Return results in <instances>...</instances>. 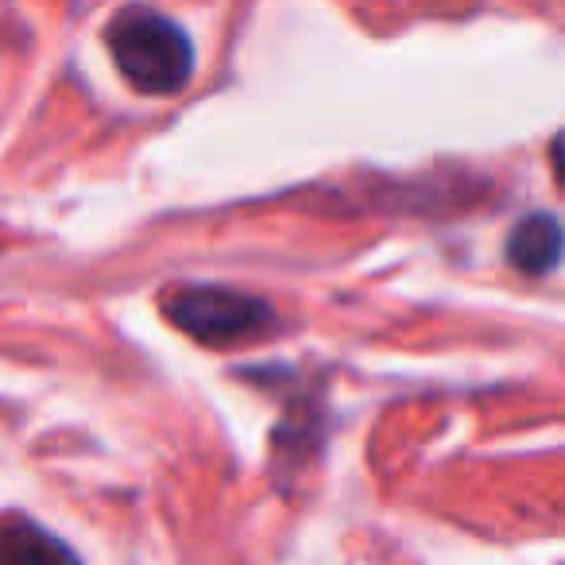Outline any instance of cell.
Here are the masks:
<instances>
[{
  "label": "cell",
  "mask_w": 565,
  "mask_h": 565,
  "mask_svg": "<svg viewBox=\"0 0 565 565\" xmlns=\"http://www.w3.org/2000/svg\"><path fill=\"white\" fill-rule=\"evenodd\" d=\"M43 557H74L58 539L47 531L12 519L9 526H0V562H43Z\"/></svg>",
  "instance_id": "277c9868"
},
{
  "label": "cell",
  "mask_w": 565,
  "mask_h": 565,
  "mask_svg": "<svg viewBox=\"0 0 565 565\" xmlns=\"http://www.w3.org/2000/svg\"><path fill=\"white\" fill-rule=\"evenodd\" d=\"M109 55L117 63L120 78L148 97H171L194 74V47L190 35L171 17L156 9H120L109 20Z\"/></svg>",
  "instance_id": "6da1fadb"
},
{
  "label": "cell",
  "mask_w": 565,
  "mask_h": 565,
  "mask_svg": "<svg viewBox=\"0 0 565 565\" xmlns=\"http://www.w3.org/2000/svg\"><path fill=\"white\" fill-rule=\"evenodd\" d=\"M163 315L202 345H236L264 333L271 322V307L264 299L233 287H179L163 299Z\"/></svg>",
  "instance_id": "7a4b0ae2"
},
{
  "label": "cell",
  "mask_w": 565,
  "mask_h": 565,
  "mask_svg": "<svg viewBox=\"0 0 565 565\" xmlns=\"http://www.w3.org/2000/svg\"><path fill=\"white\" fill-rule=\"evenodd\" d=\"M508 259L523 275H546L562 259V225L554 213H531L515 221L508 236Z\"/></svg>",
  "instance_id": "3957f363"
}]
</instances>
